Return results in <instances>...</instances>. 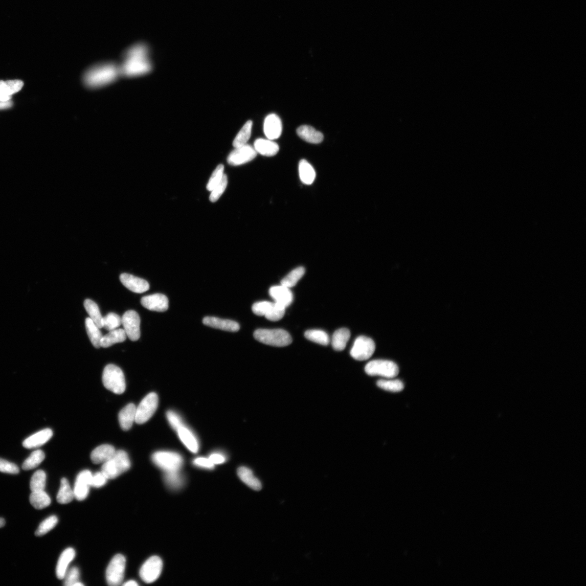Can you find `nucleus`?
Returning <instances> with one entry per match:
<instances>
[{
	"label": "nucleus",
	"mask_w": 586,
	"mask_h": 586,
	"mask_svg": "<svg viewBox=\"0 0 586 586\" xmlns=\"http://www.w3.org/2000/svg\"><path fill=\"white\" fill-rule=\"evenodd\" d=\"M148 52L147 49L144 46L131 49L126 56L125 62L122 67V73L129 75L148 73L152 67Z\"/></svg>",
	"instance_id": "f257e3e1"
},
{
	"label": "nucleus",
	"mask_w": 586,
	"mask_h": 586,
	"mask_svg": "<svg viewBox=\"0 0 586 586\" xmlns=\"http://www.w3.org/2000/svg\"><path fill=\"white\" fill-rule=\"evenodd\" d=\"M131 466L128 455L123 450H116L114 455L103 464L101 471L108 479L119 477L129 469Z\"/></svg>",
	"instance_id": "f03ea898"
},
{
	"label": "nucleus",
	"mask_w": 586,
	"mask_h": 586,
	"mask_svg": "<svg viewBox=\"0 0 586 586\" xmlns=\"http://www.w3.org/2000/svg\"><path fill=\"white\" fill-rule=\"evenodd\" d=\"M102 381L104 386L114 394L120 395L125 392V377L122 370L117 366L109 365L105 367Z\"/></svg>",
	"instance_id": "7ed1b4c3"
},
{
	"label": "nucleus",
	"mask_w": 586,
	"mask_h": 586,
	"mask_svg": "<svg viewBox=\"0 0 586 586\" xmlns=\"http://www.w3.org/2000/svg\"><path fill=\"white\" fill-rule=\"evenodd\" d=\"M256 340L263 344L283 347L290 345L292 339L289 333L282 329H259L255 331Z\"/></svg>",
	"instance_id": "20e7f679"
},
{
	"label": "nucleus",
	"mask_w": 586,
	"mask_h": 586,
	"mask_svg": "<svg viewBox=\"0 0 586 586\" xmlns=\"http://www.w3.org/2000/svg\"><path fill=\"white\" fill-rule=\"evenodd\" d=\"M152 459L154 464L165 472L179 471L184 463L182 456L173 452L158 451L154 453Z\"/></svg>",
	"instance_id": "39448f33"
},
{
	"label": "nucleus",
	"mask_w": 586,
	"mask_h": 586,
	"mask_svg": "<svg viewBox=\"0 0 586 586\" xmlns=\"http://www.w3.org/2000/svg\"><path fill=\"white\" fill-rule=\"evenodd\" d=\"M117 74V68L112 65L105 64L95 66L88 71L85 79L88 85L97 86L112 81Z\"/></svg>",
	"instance_id": "423d86ee"
},
{
	"label": "nucleus",
	"mask_w": 586,
	"mask_h": 586,
	"mask_svg": "<svg viewBox=\"0 0 586 586\" xmlns=\"http://www.w3.org/2000/svg\"><path fill=\"white\" fill-rule=\"evenodd\" d=\"M365 370L370 376H379L387 378H395L399 373V368L396 363L382 359L370 362L367 364Z\"/></svg>",
	"instance_id": "0eeeda50"
},
{
	"label": "nucleus",
	"mask_w": 586,
	"mask_h": 586,
	"mask_svg": "<svg viewBox=\"0 0 586 586\" xmlns=\"http://www.w3.org/2000/svg\"><path fill=\"white\" fill-rule=\"evenodd\" d=\"M126 560L121 554L115 555L106 571V580L109 585L118 586L123 582L125 573Z\"/></svg>",
	"instance_id": "6e6552de"
},
{
	"label": "nucleus",
	"mask_w": 586,
	"mask_h": 586,
	"mask_svg": "<svg viewBox=\"0 0 586 586\" xmlns=\"http://www.w3.org/2000/svg\"><path fill=\"white\" fill-rule=\"evenodd\" d=\"M158 403L159 398L156 393L148 394L137 407L136 422L141 424L147 422L156 412Z\"/></svg>",
	"instance_id": "1a4fd4ad"
},
{
	"label": "nucleus",
	"mask_w": 586,
	"mask_h": 586,
	"mask_svg": "<svg viewBox=\"0 0 586 586\" xmlns=\"http://www.w3.org/2000/svg\"><path fill=\"white\" fill-rule=\"evenodd\" d=\"M376 345L374 341L366 336H360L354 341L351 356L359 361L369 359L374 353Z\"/></svg>",
	"instance_id": "9d476101"
},
{
	"label": "nucleus",
	"mask_w": 586,
	"mask_h": 586,
	"mask_svg": "<svg viewBox=\"0 0 586 586\" xmlns=\"http://www.w3.org/2000/svg\"><path fill=\"white\" fill-rule=\"evenodd\" d=\"M163 567L162 559L157 556L150 557L140 571V576L142 580L147 583L155 581L161 576Z\"/></svg>",
	"instance_id": "9b49d317"
},
{
	"label": "nucleus",
	"mask_w": 586,
	"mask_h": 586,
	"mask_svg": "<svg viewBox=\"0 0 586 586\" xmlns=\"http://www.w3.org/2000/svg\"><path fill=\"white\" fill-rule=\"evenodd\" d=\"M122 325L129 339L136 342L140 338V318L135 310H130L122 317Z\"/></svg>",
	"instance_id": "f8f14e48"
},
{
	"label": "nucleus",
	"mask_w": 586,
	"mask_h": 586,
	"mask_svg": "<svg viewBox=\"0 0 586 586\" xmlns=\"http://www.w3.org/2000/svg\"><path fill=\"white\" fill-rule=\"evenodd\" d=\"M257 155L254 148L247 144L235 148L228 157V163L233 166H239L251 162Z\"/></svg>",
	"instance_id": "ddd939ff"
},
{
	"label": "nucleus",
	"mask_w": 586,
	"mask_h": 586,
	"mask_svg": "<svg viewBox=\"0 0 586 586\" xmlns=\"http://www.w3.org/2000/svg\"><path fill=\"white\" fill-rule=\"evenodd\" d=\"M92 476L89 470H84L78 475L74 490L75 498L78 501H83L87 497Z\"/></svg>",
	"instance_id": "4468645a"
},
{
	"label": "nucleus",
	"mask_w": 586,
	"mask_h": 586,
	"mask_svg": "<svg viewBox=\"0 0 586 586\" xmlns=\"http://www.w3.org/2000/svg\"><path fill=\"white\" fill-rule=\"evenodd\" d=\"M141 304L146 308L158 312L166 311L168 308V299L162 294H154L142 298Z\"/></svg>",
	"instance_id": "2eb2a0df"
},
{
	"label": "nucleus",
	"mask_w": 586,
	"mask_h": 586,
	"mask_svg": "<svg viewBox=\"0 0 586 586\" xmlns=\"http://www.w3.org/2000/svg\"><path fill=\"white\" fill-rule=\"evenodd\" d=\"M263 130L266 137L268 139L274 140L280 138L282 131V124L277 115L271 114L266 117Z\"/></svg>",
	"instance_id": "dca6fc26"
},
{
	"label": "nucleus",
	"mask_w": 586,
	"mask_h": 586,
	"mask_svg": "<svg viewBox=\"0 0 586 586\" xmlns=\"http://www.w3.org/2000/svg\"><path fill=\"white\" fill-rule=\"evenodd\" d=\"M120 279L123 285L132 292L143 293L149 289V285L147 281L131 274H122Z\"/></svg>",
	"instance_id": "f3484780"
},
{
	"label": "nucleus",
	"mask_w": 586,
	"mask_h": 586,
	"mask_svg": "<svg viewBox=\"0 0 586 586\" xmlns=\"http://www.w3.org/2000/svg\"><path fill=\"white\" fill-rule=\"evenodd\" d=\"M269 294L275 303L285 308L290 305L293 301L292 293L290 289L282 285L271 287Z\"/></svg>",
	"instance_id": "a211bd4d"
},
{
	"label": "nucleus",
	"mask_w": 586,
	"mask_h": 586,
	"mask_svg": "<svg viewBox=\"0 0 586 586\" xmlns=\"http://www.w3.org/2000/svg\"><path fill=\"white\" fill-rule=\"evenodd\" d=\"M202 323L207 326L229 332H237L240 328L236 322L214 317L204 318Z\"/></svg>",
	"instance_id": "6ab92c4d"
},
{
	"label": "nucleus",
	"mask_w": 586,
	"mask_h": 586,
	"mask_svg": "<svg viewBox=\"0 0 586 586\" xmlns=\"http://www.w3.org/2000/svg\"><path fill=\"white\" fill-rule=\"evenodd\" d=\"M53 436V432L50 429L42 430L26 439L23 446L28 449L39 447L49 441Z\"/></svg>",
	"instance_id": "aec40b11"
},
{
	"label": "nucleus",
	"mask_w": 586,
	"mask_h": 586,
	"mask_svg": "<svg viewBox=\"0 0 586 586\" xmlns=\"http://www.w3.org/2000/svg\"><path fill=\"white\" fill-rule=\"evenodd\" d=\"M24 82L20 80L0 81V101H10L12 96L21 90Z\"/></svg>",
	"instance_id": "412c9836"
},
{
	"label": "nucleus",
	"mask_w": 586,
	"mask_h": 586,
	"mask_svg": "<svg viewBox=\"0 0 586 586\" xmlns=\"http://www.w3.org/2000/svg\"><path fill=\"white\" fill-rule=\"evenodd\" d=\"M176 432L185 447L193 454H196L199 450V445L198 441L193 432L184 425Z\"/></svg>",
	"instance_id": "4be33fe9"
},
{
	"label": "nucleus",
	"mask_w": 586,
	"mask_h": 586,
	"mask_svg": "<svg viewBox=\"0 0 586 586\" xmlns=\"http://www.w3.org/2000/svg\"><path fill=\"white\" fill-rule=\"evenodd\" d=\"M137 407L133 403H129L120 412L119 421L121 429L123 431L130 430L133 423L136 422Z\"/></svg>",
	"instance_id": "5701e85b"
},
{
	"label": "nucleus",
	"mask_w": 586,
	"mask_h": 586,
	"mask_svg": "<svg viewBox=\"0 0 586 586\" xmlns=\"http://www.w3.org/2000/svg\"><path fill=\"white\" fill-rule=\"evenodd\" d=\"M76 556L75 550L72 548H68L61 553L59 558L57 567L56 575L59 579H64V576L68 570L69 564L72 562Z\"/></svg>",
	"instance_id": "b1692460"
},
{
	"label": "nucleus",
	"mask_w": 586,
	"mask_h": 586,
	"mask_svg": "<svg viewBox=\"0 0 586 586\" xmlns=\"http://www.w3.org/2000/svg\"><path fill=\"white\" fill-rule=\"evenodd\" d=\"M254 148L257 153L267 156H274L279 151V145L273 140L268 139L256 140L254 143Z\"/></svg>",
	"instance_id": "393cba45"
},
{
	"label": "nucleus",
	"mask_w": 586,
	"mask_h": 586,
	"mask_svg": "<svg viewBox=\"0 0 586 586\" xmlns=\"http://www.w3.org/2000/svg\"><path fill=\"white\" fill-rule=\"evenodd\" d=\"M297 132L300 138L310 144H319L324 140L322 133L311 126H301L297 129Z\"/></svg>",
	"instance_id": "a878e982"
},
{
	"label": "nucleus",
	"mask_w": 586,
	"mask_h": 586,
	"mask_svg": "<svg viewBox=\"0 0 586 586\" xmlns=\"http://www.w3.org/2000/svg\"><path fill=\"white\" fill-rule=\"evenodd\" d=\"M115 452L116 450L112 446L102 445L97 447L92 452L91 459L94 464H103L114 455Z\"/></svg>",
	"instance_id": "bb28decb"
},
{
	"label": "nucleus",
	"mask_w": 586,
	"mask_h": 586,
	"mask_svg": "<svg viewBox=\"0 0 586 586\" xmlns=\"http://www.w3.org/2000/svg\"><path fill=\"white\" fill-rule=\"evenodd\" d=\"M127 334L123 329H115L109 331L108 334L103 335L101 341V347L107 348L119 343L126 340Z\"/></svg>",
	"instance_id": "cd10ccee"
},
{
	"label": "nucleus",
	"mask_w": 586,
	"mask_h": 586,
	"mask_svg": "<svg viewBox=\"0 0 586 586\" xmlns=\"http://www.w3.org/2000/svg\"><path fill=\"white\" fill-rule=\"evenodd\" d=\"M238 475L241 481L249 487L255 491H260L262 488L260 481L255 477L250 468L245 467H239L238 469Z\"/></svg>",
	"instance_id": "c85d7f7f"
},
{
	"label": "nucleus",
	"mask_w": 586,
	"mask_h": 586,
	"mask_svg": "<svg viewBox=\"0 0 586 586\" xmlns=\"http://www.w3.org/2000/svg\"><path fill=\"white\" fill-rule=\"evenodd\" d=\"M299 173L300 180L304 184L311 185L315 179L314 168L306 160H301L299 163Z\"/></svg>",
	"instance_id": "c756f323"
},
{
	"label": "nucleus",
	"mask_w": 586,
	"mask_h": 586,
	"mask_svg": "<svg viewBox=\"0 0 586 586\" xmlns=\"http://www.w3.org/2000/svg\"><path fill=\"white\" fill-rule=\"evenodd\" d=\"M350 332L347 328H343L336 330L332 336V345L333 348L338 351L344 350L346 344L350 339Z\"/></svg>",
	"instance_id": "7c9ffc66"
},
{
	"label": "nucleus",
	"mask_w": 586,
	"mask_h": 586,
	"mask_svg": "<svg viewBox=\"0 0 586 586\" xmlns=\"http://www.w3.org/2000/svg\"><path fill=\"white\" fill-rule=\"evenodd\" d=\"M86 332L92 343L97 349L101 348V341L103 336L100 328L98 327L90 318L85 319Z\"/></svg>",
	"instance_id": "2f4dec72"
},
{
	"label": "nucleus",
	"mask_w": 586,
	"mask_h": 586,
	"mask_svg": "<svg viewBox=\"0 0 586 586\" xmlns=\"http://www.w3.org/2000/svg\"><path fill=\"white\" fill-rule=\"evenodd\" d=\"M30 502L35 509L41 510L49 507L51 500L48 494L43 490L32 492L30 496Z\"/></svg>",
	"instance_id": "473e14b6"
},
{
	"label": "nucleus",
	"mask_w": 586,
	"mask_h": 586,
	"mask_svg": "<svg viewBox=\"0 0 586 586\" xmlns=\"http://www.w3.org/2000/svg\"><path fill=\"white\" fill-rule=\"evenodd\" d=\"M74 498V490L71 487L67 479L63 478L61 480L60 487L57 497L58 502L62 504H68L72 502Z\"/></svg>",
	"instance_id": "72a5a7b5"
},
{
	"label": "nucleus",
	"mask_w": 586,
	"mask_h": 586,
	"mask_svg": "<svg viewBox=\"0 0 586 586\" xmlns=\"http://www.w3.org/2000/svg\"><path fill=\"white\" fill-rule=\"evenodd\" d=\"M84 307L90 318L100 328L103 327V317L102 316L99 306L91 299H86L84 303Z\"/></svg>",
	"instance_id": "f704fd0d"
},
{
	"label": "nucleus",
	"mask_w": 586,
	"mask_h": 586,
	"mask_svg": "<svg viewBox=\"0 0 586 586\" xmlns=\"http://www.w3.org/2000/svg\"><path fill=\"white\" fill-rule=\"evenodd\" d=\"M253 122L247 121L240 131H239L233 142L235 148L241 147L246 144L252 135Z\"/></svg>",
	"instance_id": "c9c22d12"
},
{
	"label": "nucleus",
	"mask_w": 586,
	"mask_h": 586,
	"mask_svg": "<svg viewBox=\"0 0 586 586\" xmlns=\"http://www.w3.org/2000/svg\"><path fill=\"white\" fill-rule=\"evenodd\" d=\"M45 454L42 450H34L29 457L24 461L22 465L23 469L28 470L37 467L45 459Z\"/></svg>",
	"instance_id": "e433bc0d"
},
{
	"label": "nucleus",
	"mask_w": 586,
	"mask_h": 586,
	"mask_svg": "<svg viewBox=\"0 0 586 586\" xmlns=\"http://www.w3.org/2000/svg\"><path fill=\"white\" fill-rule=\"evenodd\" d=\"M305 273V269L303 267H299L292 270L282 280L281 285L289 288L295 286L298 282L304 276Z\"/></svg>",
	"instance_id": "4c0bfd02"
},
{
	"label": "nucleus",
	"mask_w": 586,
	"mask_h": 586,
	"mask_svg": "<svg viewBox=\"0 0 586 586\" xmlns=\"http://www.w3.org/2000/svg\"><path fill=\"white\" fill-rule=\"evenodd\" d=\"M47 483V475L42 470H38L32 477L30 488L32 492L43 491Z\"/></svg>",
	"instance_id": "58836bf2"
},
{
	"label": "nucleus",
	"mask_w": 586,
	"mask_h": 586,
	"mask_svg": "<svg viewBox=\"0 0 586 586\" xmlns=\"http://www.w3.org/2000/svg\"><path fill=\"white\" fill-rule=\"evenodd\" d=\"M305 336L308 340L324 346L327 345L330 342L329 336L322 330H308L305 332Z\"/></svg>",
	"instance_id": "ea45409f"
},
{
	"label": "nucleus",
	"mask_w": 586,
	"mask_h": 586,
	"mask_svg": "<svg viewBox=\"0 0 586 586\" xmlns=\"http://www.w3.org/2000/svg\"><path fill=\"white\" fill-rule=\"evenodd\" d=\"M377 386L388 392L397 393L404 389L402 381L399 379H380L377 381Z\"/></svg>",
	"instance_id": "a19ab883"
},
{
	"label": "nucleus",
	"mask_w": 586,
	"mask_h": 586,
	"mask_svg": "<svg viewBox=\"0 0 586 586\" xmlns=\"http://www.w3.org/2000/svg\"><path fill=\"white\" fill-rule=\"evenodd\" d=\"M164 479L166 485L173 490L179 489L183 485L184 478L179 470L165 472Z\"/></svg>",
	"instance_id": "79ce46f5"
},
{
	"label": "nucleus",
	"mask_w": 586,
	"mask_h": 586,
	"mask_svg": "<svg viewBox=\"0 0 586 586\" xmlns=\"http://www.w3.org/2000/svg\"><path fill=\"white\" fill-rule=\"evenodd\" d=\"M58 519L57 516H51L44 520L40 525L38 528L35 531V535L37 536H42L46 535L50 531L54 528L57 525Z\"/></svg>",
	"instance_id": "37998d69"
},
{
	"label": "nucleus",
	"mask_w": 586,
	"mask_h": 586,
	"mask_svg": "<svg viewBox=\"0 0 586 586\" xmlns=\"http://www.w3.org/2000/svg\"><path fill=\"white\" fill-rule=\"evenodd\" d=\"M286 308L274 302L264 317L272 322L279 321L285 315Z\"/></svg>",
	"instance_id": "c03bdc74"
},
{
	"label": "nucleus",
	"mask_w": 586,
	"mask_h": 586,
	"mask_svg": "<svg viewBox=\"0 0 586 586\" xmlns=\"http://www.w3.org/2000/svg\"><path fill=\"white\" fill-rule=\"evenodd\" d=\"M122 324V318L117 314L109 313L103 317V327L110 331L117 329Z\"/></svg>",
	"instance_id": "a18cd8bd"
},
{
	"label": "nucleus",
	"mask_w": 586,
	"mask_h": 586,
	"mask_svg": "<svg viewBox=\"0 0 586 586\" xmlns=\"http://www.w3.org/2000/svg\"><path fill=\"white\" fill-rule=\"evenodd\" d=\"M224 167L223 165H219L216 167L207 185V188L208 191L211 192L220 183L224 175Z\"/></svg>",
	"instance_id": "49530a36"
},
{
	"label": "nucleus",
	"mask_w": 586,
	"mask_h": 586,
	"mask_svg": "<svg viewBox=\"0 0 586 586\" xmlns=\"http://www.w3.org/2000/svg\"><path fill=\"white\" fill-rule=\"evenodd\" d=\"M228 183L227 176L224 174L220 183L211 191L210 200L211 202H215L220 198L227 189Z\"/></svg>",
	"instance_id": "de8ad7c7"
},
{
	"label": "nucleus",
	"mask_w": 586,
	"mask_h": 586,
	"mask_svg": "<svg viewBox=\"0 0 586 586\" xmlns=\"http://www.w3.org/2000/svg\"><path fill=\"white\" fill-rule=\"evenodd\" d=\"M79 571L78 568L74 567L67 570L64 576V585L65 586H74L79 581Z\"/></svg>",
	"instance_id": "09e8293b"
},
{
	"label": "nucleus",
	"mask_w": 586,
	"mask_h": 586,
	"mask_svg": "<svg viewBox=\"0 0 586 586\" xmlns=\"http://www.w3.org/2000/svg\"><path fill=\"white\" fill-rule=\"evenodd\" d=\"M166 416L172 428L176 431L184 425L181 416L174 411H168Z\"/></svg>",
	"instance_id": "8fccbe9b"
},
{
	"label": "nucleus",
	"mask_w": 586,
	"mask_h": 586,
	"mask_svg": "<svg viewBox=\"0 0 586 586\" xmlns=\"http://www.w3.org/2000/svg\"><path fill=\"white\" fill-rule=\"evenodd\" d=\"M19 471V468L16 464L0 458V472L16 475L18 474Z\"/></svg>",
	"instance_id": "3c124183"
},
{
	"label": "nucleus",
	"mask_w": 586,
	"mask_h": 586,
	"mask_svg": "<svg viewBox=\"0 0 586 586\" xmlns=\"http://www.w3.org/2000/svg\"><path fill=\"white\" fill-rule=\"evenodd\" d=\"M269 301H260L254 304L252 307L254 313L258 316H264L272 305Z\"/></svg>",
	"instance_id": "603ef678"
},
{
	"label": "nucleus",
	"mask_w": 586,
	"mask_h": 586,
	"mask_svg": "<svg viewBox=\"0 0 586 586\" xmlns=\"http://www.w3.org/2000/svg\"><path fill=\"white\" fill-rule=\"evenodd\" d=\"M108 478L102 472H96L93 475L91 480V486L99 488L103 486L107 482Z\"/></svg>",
	"instance_id": "864d4df0"
},
{
	"label": "nucleus",
	"mask_w": 586,
	"mask_h": 586,
	"mask_svg": "<svg viewBox=\"0 0 586 586\" xmlns=\"http://www.w3.org/2000/svg\"><path fill=\"white\" fill-rule=\"evenodd\" d=\"M193 464L194 465L207 469H212L214 468L215 465L213 464L209 458L199 457L193 460Z\"/></svg>",
	"instance_id": "5fc2aeb1"
},
{
	"label": "nucleus",
	"mask_w": 586,
	"mask_h": 586,
	"mask_svg": "<svg viewBox=\"0 0 586 586\" xmlns=\"http://www.w3.org/2000/svg\"><path fill=\"white\" fill-rule=\"evenodd\" d=\"M209 459L212 463L215 465L223 464L226 460L224 456L219 454V453H214L210 456Z\"/></svg>",
	"instance_id": "6e6d98bb"
},
{
	"label": "nucleus",
	"mask_w": 586,
	"mask_h": 586,
	"mask_svg": "<svg viewBox=\"0 0 586 586\" xmlns=\"http://www.w3.org/2000/svg\"><path fill=\"white\" fill-rule=\"evenodd\" d=\"M13 103L11 101L6 102L0 101V110L11 108Z\"/></svg>",
	"instance_id": "4d7b16f0"
},
{
	"label": "nucleus",
	"mask_w": 586,
	"mask_h": 586,
	"mask_svg": "<svg viewBox=\"0 0 586 586\" xmlns=\"http://www.w3.org/2000/svg\"><path fill=\"white\" fill-rule=\"evenodd\" d=\"M123 585H124V586H137V585H138V584L136 581H135L134 580H129V581H127V582L124 583L123 584Z\"/></svg>",
	"instance_id": "13d9d810"
},
{
	"label": "nucleus",
	"mask_w": 586,
	"mask_h": 586,
	"mask_svg": "<svg viewBox=\"0 0 586 586\" xmlns=\"http://www.w3.org/2000/svg\"><path fill=\"white\" fill-rule=\"evenodd\" d=\"M5 520L3 518H0V528L3 527L5 525Z\"/></svg>",
	"instance_id": "bf43d9fd"
},
{
	"label": "nucleus",
	"mask_w": 586,
	"mask_h": 586,
	"mask_svg": "<svg viewBox=\"0 0 586 586\" xmlns=\"http://www.w3.org/2000/svg\"><path fill=\"white\" fill-rule=\"evenodd\" d=\"M83 585H84V584H83L82 583H81V582H80L79 581H78V582H76V583H75V584L74 585V586H83Z\"/></svg>",
	"instance_id": "052dcab7"
}]
</instances>
